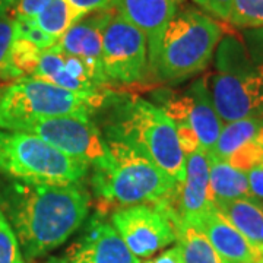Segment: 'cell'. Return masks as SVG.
Instances as JSON below:
<instances>
[{
	"mask_svg": "<svg viewBox=\"0 0 263 263\" xmlns=\"http://www.w3.org/2000/svg\"><path fill=\"white\" fill-rule=\"evenodd\" d=\"M89 167L37 135L0 130V176L34 184H78Z\"/></svg>",
	"mask_w": 263,
	"mask_h": 263,
	"instance_id": "obj_7",
	"label": "cell"
},
{
	"mask_svg": "<svg viewBox=\"0 0 263 263\" xmlns=\"http://www.w3.org/2000/svg\"><path fill=\"white\" fill-rule=\"evenodd\" d=\"M215 67L208 86L224 124L263 116V65L250 56L243 38L222 35L215 50Z\"/></svg>",
	"mask_w": 263,
	"mask_h": 263,
	"instance_id": "obj_5",
	"label": "cell"
},
{
	"mask_svg": "<svg viewBox=\"0 0 263 263\" xmlns=\"http://www.w3.org/2000/svg\"><path fill=\"white\" fill-rule=\"evenodd\" d=\"M214 206L209 179V154L197 149L186 154L184 179L177 187L173 214L179 221H193Z\"/></svg>",
	"mask_w": 263,
	"mask_h": 263,
	"instance_id": "obj_14",
	"label": "cell"
},
{
	"mask_svg": "<svg viewBox=\"0 0 263 263\" xmlns=\"http://www.w3.org/2000/svg\"><path fill=\"white\" fill-rule=\"evenodd\" d=\"M205 13L222 21H228L233 0H193Z\"/></svg>",
	"mask_w": 263,
	"mask_h": 263,
	"instance_id": "obj_28",
	"label": "cell"
},
{
	"mask_svg": "<svg viewBox=\"0 0 263 263\" xmlns=\"http://www.w3.org/2000/svg\"><path fill=\"white\" fill-rule=\"evenodd\" d=\"M184 2L186 0H114V8L135 27L141 29L146 37L151 81L152 67L164 29L181 9Z\"/></svg>",
	"mask_w": 263,
	"mask_h": 263,
	"instance_id": "obj_16",
	"label": "cell"
},
{
	"mask_svg": "<svg viewBox=\"0 0 263 263\" xmlns=\"http://www.w3.org/2000/svg\"><path fill=\"white\" fill-rule=\"evenodd\" d=\"M224 35L212 16L199 9H180L161 37L152 82H179L206 69Z\"/></svg>",
	"mask_w": 263,
	"mask_h": 263,
	"instance_id": "obj_4",
	"label": "cell"
},
{
	"mask_svg": "<svg viewBox=\"0 0 263 263\" xmlns=\"http://www.w3.org/2000/svg\"><path fill=\"white\" fill-rule=\"evenodd\" d=\"M51 0H18L15 8L10 12V18L16 22L32 21L46 9Z\"/></svg>",
	"mask_w": 263,
	"mask_h": 263,
	"instance_id": "obj_27",
	"label": "cell"
},
{
	"mask_svg": "<svg viewBox=\"0 0 263 263\" xmlns=\"http://www.w3.org/2000/svg\"><path fill=\"white\" fill-rule=\"evenodd\" d=\"M154 104L174 123L184 154L203 149L212 152L224 127L216 111L208 78H199L181 92L157 89L152 92Z\"/></svg>",
	"mask_w": 263,
	"mask_h": 263,
	"instance_id": "obj_8",
	"label": "cell"
},
{
	"mask_svg": "<svg viewBox=\"0 0 263 263\" xmlns=\"http://www.w3.org/2000/svg\"><path fill=\"white\" fill-rule=\"evenodd\" d=\"M206 235L224 263H257L259 254L250 241L235 228L226 216L211 208L196 219L189 221Z\"/></svg>",
	"mask_w": 263,
	"mask_h": 263,
	"instance_id": "obj_17",
	"label": "cell"
},
{
	"mask_svg": "<svg viewBox=\"0 0 263 263\" xmlns=\"http://www.w3.org/2000/svg\"><path fill=\"white\" fill-rule=\"evenodd\" d=\"M101 63L110 85L135 86L151 81L146 37L114 6L104 29Z\"/></svg>",
	"mask_w": 263,
	"mask_h": 263,
	"instance_id": "obj_9",
	"label": "cell"
},
{
	"mask_svg": "<svg viewBox=\"0 0 263 263\" xmlns=\"http://www.w3.org/2000/svg\"><path fill=\"white\" fill-rule=\"evenodd\" d=\"M228 22L240 29L263 28V0H233Z\"/></svg>",
	"mask_w": 263,
	"mask_h": 263,
	"instance_id": "obj_24",
	"label": "cell"
},
{
	"mask_svg": "<svg viewBox=\"0 0 263 263\" xmlns=\"http://www.w3.org/2000/svg\"><path fill=\"white\" fill-rule=\"evenodd\" d=\"M0 263H25L19 241L0 208Z\"/></svg>",
	"mask_w": 263,
	"mask_h": 263,
	"instance_id": "obj_26",
	"label": "cell"
},
{
	"mask_svg": "<svg viewBox=\"0 0 263 263\" xmlns=\"http://www.w3.org/2000/svg\"><path fill=\"white\" fill-rule=\"evenodd\" d=\"M177 230V246L181 253L183 263H224L218 256L215 249L209 243L195 224L189 221H179Z\"/></svg>",
	"mask_w": 263,
	"mask_h": 263,
	"instance_id": "obj_20",
	"label": "cell"
},
{
	"mask_svg": "<svg viewBox=\"0 0 263 263\" xmlns=\"http://www.w3.org/2000/svg\"><path fill=\"white\" fill-rule=\"evenodd\" d=\"M226 161L234 168L245 171V173H249L256 165L263 162V127L253 139L241 145Z\"/></svg>",
	"mask_w": 263,
	"mask_h": 263,
	"instance_id": "obj_25",
	"label": "cell"
},
{
	"mask_svg": "<svg viewBox=\"0 0 263 263\" xmlns=\"http://www.w3.org/2000/svg\"><path fill=\"white\" fill-rule=\"evenodd\" d=\"M110 160L94 168L92 187L108 206L162 205L173 211L179 184L151 161L143 152L127 143L105 139Z\"/></svg>",
	"mask_w": 263,
	"mask_h": 263,
	"instance_id": "obj_3",
	"label": "cell"
},
{
	"mask_svg": "<svg viewBox=\"0 0 263 263\" xmlns=\"http://www.w3.org/2000/svg\"><path fill=\"white\" fill-rule=\"evenodd\" d=\"M18 37V22L13 19L0 18V79L16 81L21 75L12 63V50Z\"/></svg>",
	"mask_w": 263,
	"mask_h": 263,
	"instance_id": "obj_23",
	"label": "cell"
},
{
	"mask_svg": "<svg viewBox=\"0 0 263 263\" xmlns=\"http://www.w3.org/2000/svg\"><path fill=\"white\" fill-rule=\"evenodd\" d=\"M141 263H183L181 262V253H180L179 246H174L171 249H167L165 252H162L160 256L148 259L145 262Z\"/></svg>",
	"mask_w": 263,
	"mask_h": 263,
	"instance_id": "obj_31",
	"label": "cell"
},
{
	"mask_svg": "<svg viewBox=\"0 0 263 263\" xmlns=\"http://www.w3.org/2000/svg\"><path fill=\"white\" fill-rule=\"evenodd\" d=\"M70 263H141L123 241L113 224L95 215L66 250Z\"/></svg>",
	"mask_w": 263,
	"mask_h": 263,
	"instance_id": "obj_13",
	"label": "cell"
},
{
	"mask_svg": "<svg viewBox=\"0 0 263 263\" xmlns=\"http://www.w3.org/2000/svg\"><path fill=\"white\" fill-rule=\"evenodd\" d=\"M247 179L252 197L263 205V162L247 173Z\"/></svg>",
	"mask_w": 263,
	"mask_h": 263,
	"instance_id": "obj_30",
	"label": "cell"
},
{
	"mask_svg": "<svg viewBox=\"0 0 263 263\" xmlns=\"http://www.w3.org/2000/svg\"><path fill=\"white\" fill-rule=\"evenodd\" d=\"M0 208L13 228L24 259L65 245L84 226L89 195L78 184H34L9 180L0 186Z\"/></svg>",
	"mask_w": 263,
	"mask_h": 263,
	"instance_id": "obj_1",
	"label": "cell"
},
{
	"mask_svg": "<svg viewBox=\"0 0 263 263\" xmlns=\"http://www.w3.org/2000/svg\"><path fill=\"white\" fill-rule=\"evenodd\" d=\"M104 138L127 143L143 152L177 184L184 179L186 154L174 123L152 101L136 95L108 94Z\"/></svg>",
	"mask_w": 263,
	"mask_h": 263,
	"instance_id": "obj_2",
	"label": "cell"
},
{
	"mask_svg": "<svg viewBox=\"0 0 263 263\" xmlns=\"http://www.w3.org/2000/svg\"><path fill=\"white\" fill-rule=\"evenodd\" d=\"M43 263H70L66 257H50V259H47L46 262Z\"/></svg>",
	"mask_w": 263,
	"mask_h": 263,
	"instance_id": "obj_33",
	"label": "cell"
},
{
	"mask_svg": "<svg viewBox=\"0 0 263 263\" xmlns=\"http://www.w3.org/2000/svg\"><path fill=\"white\" fill-rule=\"evenodd\" d=\"M18 0H0V18L6 16L15 8Z\"/></svg>",
	"mask_w": 263,
	"mask_h": 263,
	"instance_id": "obj_32",
	"label": "cell"
},
{
	"mask_svg": "<svg viewBox=\"0 0 263 263\" xmlns=\"http://www.w3.org/2000/svg\"><path fill=\"white\" fill-rule=\"evenodd\" d=\"M19 132L37 135L73 160L101 168L110 160V149L92 119L76 116L51 117L29 123Z\"/></svg>",
	"mask_w": 263,
	"mask_h": 263,
	"instance_id": "obj_10",
	"label": "cell"
},
{
	"mask_svg": "<svg viewBox=\"0 0 263 263\" xmlns=\"http://www.w3.org/2000/svg\"><path fill=\"white\" fill-rule=\"evenodd\" d=\"M31 76L101 103L108 95L105 92L108 85L100 81L82 60L63 51L57 44L41 51Z\"/></svg>",
	"mask_w": 263,
	"mask_h": 263,
	"instance_id": "obj_12",
	"label": "cell"
},
{
	"mask_svg": "<svg viewBox=\"0 0 263 263\" xmlns=\"http://www.w3.org/2000/svg\"><path fill=\"white\" fill-rule=\"evenodd\" d=\"M82 18L84 16H81L67 0H51L40 15L25 24L40 29L43 34L57 43L67 29Z\"/></svg>",
	"mask_w": 263,
	"mask_h": 263,
	"instance_id": "obj_21",
	"label": "cell"
},
{
	"mask_svg": "<svg viewBox=\"0 0 263 263\" xmlns=\"http://www.w3.org/2000/svg\"><path fill=\"white\" fill-rule=\"evenodd\" d=\"M233 226L245 235L263 259V205L254 199H237L215 205Z\"/></svg>",
	"mask_w": 263,
	"mask_h": 263,
	"instance_id": "obj_18",
	"label": "cell"
},
{
	"mask_svg": "<svg viewBox=\"0 0 263 263\" xmlns=\"http://www.w3.org/2000/svg\"><path fill=\"white\" fill-rule=\"evenodd\" d=\"M111 224L138 259L151 257L177 243L176 226L158 205L120 208L111 215Z\"/></svg>",
	"mask_w": 263,
	"mask_h": 263,
	"instance_id": "obj_11",
	"label": "cell"
},
{
	"mask_svg": "<svg viewBox=\"0 0 263 263\" xmlns=\"http://www.w3.org/2000/svg\"><path fill=\"white\" fill-rule=\"evenodd\" d=\"M111 13L113 6L110 9L86 15L67 29L65 35L57 41V47L82 60L91 72L108 86L110 84L103 72L101 50L104 29L111 18Z\"/></svg>",
	"mask_w": 263,
	"mask_h": 263,
	"instance_id": "obj_15",
	"label": "cell"
},
{
	"mask_svg": "<svg viewBox=\"0 0 263 263\" xmlns=\"http://www.w3.org/2000/svg\"><path fill=\"white\" fill-rule=\"evenodd\" d=\"M103 104L25 76L0 86V130L19 132L29 123L62 116L92 119Z\"/></svg>",
	"mask_w": 263,
	"mask_h": 263,
	"instance_id": "obj_6",
	"label": "cell"
},
{
	"mask_svg": "<svg viewBox=\"0 0 263 263\" xmlns=\"http://www.w3.org/2000/svg\"><path fill=\"white\" fill-rule=\"evenodd\" d=\"M67 2L81 16L110 9L114 3V0H67Z\"/></svg>",
	"mask_w": 263,
	"mask_h": 263,
	"instance_id": "obj_29",
	"label": "cell"
},
{
	"mask_svg": "<svg viewBox=\"0 0 263 263\" xmlns=\"http://www.w3.org/2000/svg\"><path fill=\"white\" fill-rule=\"evenodd\" d=\"M209 154V179L214 206L221 202H231L237 199H253L249 187L247 173L230 165L226 160Z\"/></svg>",
	"mask_w": 263,
	"mask_h": 263,
	"instance_id": "obj_19",
	"label": "cell"
},
{
	"mask_svg": "<svg viewBox=\"0 0 263 263\" xmlns=\"http://www.w3.org/2000/svg\"><path fill=\"white\" fill-rule=\"evenodd\" d=\"M262 127L263 116L247 117V119H241V120L226 123L219 133V138L216 141L212 154H215L216 157H219L222 160H227L241 145L253 139L254 136L262 130Z\"/></svg>",
	"mask_w": 263,
	"mask_h": 263,
	"instance_id": "obj_22",
	"label": "cell"
}]
</instances>
